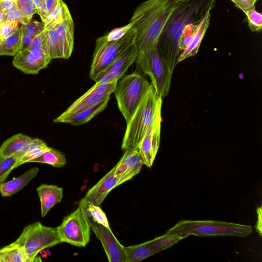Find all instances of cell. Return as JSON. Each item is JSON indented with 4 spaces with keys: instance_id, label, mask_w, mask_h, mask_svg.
<instances>
[{
    "instance_id": "603a6c76",
    "label": "cell",
    "mask_w": 262,
    "mask_h": 262,
    "mask_svg": "<svg viewBox=\"0 0 262 262\" xmlns=\"http://www.w3.org/2000/svg\"><path fill=\"white\" fill-rule=\"evenodd\" d=\"M210 17L211 15L210 12H209L200 22L198 30L191 42L179 55L177 60L178 63L186 58L194 56L197 54L202 39L209 26Z\"/></svg>"
},
{
    "instance_id": "3957f363",
    "label": "cell",
    "mask_w": 262,
    "mask_h": 262,
    "mask_svg": "<svg viewBox=\"0 0 262 262\" xmlns=\"http://www.w3.org/2000/svg\"><path fill=\"white\" fill-rule=\"evenodd\" d=\"M162 104V98L157 95L151 84L126 123L121 145L122 150L138 147L148 130L161 118Z\"/></svg>"
},
{
    "instance_id": "8d00e7d4",
    "label": "cell",
    "mask_w": 262,
    "mask_h": 262,
    "mask_svg": "<svg viewBox=\"0 0 262 262\" xmlns=\"http://www.w3.org/2000/svg\"><path fill=\"white\" fill-rule=\"evenodd\" d=\"M18 21H6L0 24V40H2L13 34L21 26Z\"/></svg>"
},
{
    "instance_id": "ffe728a7",
    "label": "cell",
    "mask_w": 262,
    "mask_h": 262,
    "mask_svg": "<svg viewBox=\"0 0 262 262\" xmlns=\"http://www.w3.org/2000/svg\"><path fill=\"white\" fill-rule=\"evenodd\" d=\"M125 262H138L160 251L154 239L137 245L123 246Z\"/></svg>"
},
{
    "instance_id": "7c38bea8",
    "label": "cell",
    "mask_w": 262,
    "mask_h": 262,
    "mask_svg": "<svg viewBox=\"0 0 262 262\" xmlns=\"http://www.w3.org/2000/svg\"><path fill=\"white\" fill-rule=\"evenodd\" d=\"M138 51L135 43L122 52L94 81L105 83L118 81L125 74L128 68L135 61Z\"/></svg>"
},
{
    "instance_id": "5bb4252c",
    "label": "cell",
    "mask_w": 262,
    "mask_h": 262,
    "mask_svg": "<svg viewBox=\"0 0 262 262\" xmlns=\"http://www.w3.org/2000/svg\"><path fill=\"white\" fill-rule=\"evenodd\" d=\"M161 123L160 118L148 130L138 146L144 165L149 168L152 166L159 147Z\"/></svg>"
},
{
    "instance_id": "2e32d148",
    "label": "cell",
    "mask_w": 262,
    "mask_h": 262,
    "mask_svg": "<svg viewBox=\"0 0 262 262\" xmlns=\"http://www.w3.org/2000/svg\"><path fill=\"white\" fill-rule=\"evenodd\" d=\"M110 97V95L100 93L92 86L55 119H59L74 115L85 108L90 107Z\"/></svg>"
},
{
    "instance_id": "f35d334b",
    "label": "cell",
    "mask_w": 262,
    "mask_h": 262,
    "mask_svg": "<svg viewBox=\"0 0 262 262\" xmlns=\"http://www.w3.org/2000/svg\"><path fill=\"white\" fill-rule=\"evenodd\" d=\"M235 7L245 13L248 11L255 9V4L258 0H231Z\"/></svg>"
},
{
    "instance_id": "ac0fdd59",
    "label": "cell",
    "mask_w": 262,
    "mask_h": 262,
    "mask_svg": "<svg viewBox=\"0 0 262 262\" xmlns=\"http://www.w3.org/2000/svg\"><path fill=\"white\" fill-rule=\"evenodd\" d=\"M55 28L62 58L67 59L71 56L74 48V24L72 16Z\"/></svg>"
},
{
    "instance_id": "6da1fadb",
    "label": "cell",
    "mask_w": 262,
    "mask_h": 262,
    "mask_svg": "<svg viewBox=\"0 0 262 262\" xmlns=\"http://www.w3.org/2000/svg\"><path fill=\"white\" fill-rule=\"evenodd\" d=\"M216 0H185L174 9L160 36L157 48L161 56L173 71L180 54L178 44L185 27L199 24L215 7Z\"/></svg>"
},
{
    "instance_id": "d590c367",
    "label": "cell",
    "mask_w": 262,
    "mask_h": 262,
    "mask_svg": "<svg viewBox=\"0 0 262 262\" xmlns=\"http://www.w3.org/2000/svg\"><path fill=\"white\" fill-rule=\"evenodd\" d=\"M14 5L27 17L32 19L34 14H38V10L32 0H15Z\"/></svg>"
},
{
    "instance_id": "d6a6232c",
    "label": "cell",
    "mask_w": 262,
    "mask_h": 262,
    "mask_svg": "<svg viewBox=\"0 0 262 262\" xmlns=\"http://www.w3.org/2000/svg\"><path fill=\"white\" fill-rule=\"evenodd\" d=\"M199 24H189L184 28L179 40L178 48L180 53L191 42L198 30Z\"/></svg>"
},
{
    "instance_id": "52a82bcc",
    "label": "cell",
    "mask_w": 262,
    "mask_h": 262,
    "mask_svg": "<svg viewBox=\"0 0 262 262\" xmlns=\"http://www.w3.org/2000/svg\"><path fill=\"white\" fill-rule=\"evenodd\" d=\"M136 36V30L132 27L118 39L108 41L104 35L98 38L90 68V78L95 81L122 52L135 43Z\"/></svg>"
},
{
    "instance_id": "e575fe53",
    "label": "cell",
    "mask_w": 262,
    "mask_h": 262,
    "mask_svg": "<svg viewBox=\"0 0 262 262\" xmlns=\"http://www.w3.org/2000/svg\"><path fill=\"white\" fill-rule=\"evenodd\" d=\"M248 23V27L252 32H259L262 29V14L255 10H251L245 13Z\"/></svg>"
},
{
    "instance_id": "484cf974",
    "label": "cell",
    "mask_w": 262,
    "mask_h": 262,
    "mask_svg": "<svg viewBox=\"0 0 262 262\" xmlns=\"http://www.w3.org/2000/svg\"><path fill=\"white\" fill-rule=\"evenodd\" d=\"M1 262H29L22 247L13 243L0 249Z\"/></svg>"
},
{
    "instance_id": "8fae6325",
    "label": "cell",
    "mask_w": 262,
    "mask_h": 262,
    "mask_svg": "<svg viewBox=\"0 0 262 262\" xmlns=\"http://www.w3.org/2000/svg\"><path fill=\"white\" fill-rule=\"evenodd\" d=\"M49 54L43 50L26 49L14 57L13 65L27 74H37L47 67L51 60Z\"/></svg>"
},
{
    "instance_id": "7dc6e473",
    "label": "cell",
    "mask_w": 262,
    "mask_h": 262,
    "mask_svg": "<svg viewBox=\"0 0 262 262\" xmlns=\"http://www.w3.org/2000/svg\"><path fill=\"white\" fill-rule=\"evenodd\" d=\"M13 1H15V0H13Z\"/></svg>"
},
{
    "instance_id": "44dd1931",
    "label": "cell",
    "mask_w": 262,
    "mask_h": 262,
    "mask_svg": "<svg viewBox=\"0 0 262 262\" xmlns=\"http://www.w3.org/2000/svg\"><path fill=\"white\" fill-rule=\"evenodd\" d=\"M31 138L22 134H18L3 142L0 147V157H6L15 154L24 155L28 150Z\"/></svg>"
},
{
    "instance_id": "83f0119b",
    "label": "cell",
    "mask_w": 262,
    "mask_h": 262,
    "mask_svg": "<svg viewBox=\"0 0 262 262\" xmlns=\"http://www.w3.org/2000/svg\"><path fill=\"white\" fill-rule=\"evenodd\" d=\"M50 148L46 143L38 138L32 139L28 151L21 157L15 168L25 163L29 162L40 156Z\"/></svg>"
},
{
    "instance_id": "4dcf8cb0",
    "label": "cell",
    "mask_w": 262,
    "mask_h": 262,
    "mask_svg": "<svg viewBox=\"0 0 262 262\" xmlns=\"http://www.w3.org/2000/svg\"><path fill=\"white\" fill-rule=\"evenodd\" d=\"M22 156L20 154H15L8 157H0V186L5 182L11 171L15 168Z\"/></svg>"
},
{
    "instance_id": "e0dca14e",
    "label": "cell",
    "mask_w": 262,
    "mask_h": 262,
    "mask_svg": "<svg viewBox=\"0 0 262 262\" xmlns=\"http://www.w3.org/2000/svg\"><path fill=\"white\" fill-rule=\"evenodd\" d=\"M36 191L40 199L41 214L45 217L56 204L61 202L63 198L62 188L56 185L41 184Z\"/></svg>"
},
{
    "instance_id": "ba28073f",
    "label": "cell",
    "mask_w": 262,
    "mask_h": 262,
    "mask_svg": "<svg viewBox=\"0 0 262 262\" xmlns=\"http://www.w3.org/2000/svg\"><path fill=\"white\" fill-rule=\"evenodd\" d=\"M61 243L57 227H46L36 222L26 226L13 243L22 247L29 262H33L39 261L36 256L41 250Z\"/></svg>"
},
{
    "instance_id": "ee69618b",
    "label": "cell",
    "mask_w": 262,
    "mask_h": 262,
    "mask_svg": "<svg viewBox=\"0 0 262 262\" xmlns=\"http://www.w3.org/2000/svg\"><path fill=\"white\" fill-rule=\"evenodd\" d=\"M4 19V11H0V24L3 23Z\"/></svg>"
},
{
    "instance_id": "bcb514c9",
    "label": "cell",
    "mask_w": 262,
    "mask_h": 262,
    "mask_svg": "<svg viewBox=\"0 0 262 262\" xmlns=\"http://www.w3.org/2000/svg\"><path fill=\"white\" fill-rule=\"evenodd\" d=\"M0 262H1V259H0Z\"/></svg>"
},
{
    "instance_id": "f6af8a7d",
    "label": "cell",
    "mask_w": 262,
    "mask_h": 262,
    "mask_svg": "<svg viewBox=\"0 0 262 262\" xmlns=\"http://www.w3.org/2000/svg\"><path fill=\"white\" fill-rule=\"evenodd\" d=\"M166 1H171V2H177V1H183L185 0H166Z\"/></svg>"
},
{
    "instance_id": "4fadbf2b",
    "label": "cell",
    "mask_w": 262,
    "mask_h": 262,
    "mask_svg": "<svg viewBox=\"0 0 262 262\" xmlns=\"http://www.w3.org/2000/svg\"><path fill=\"white\" fill-rule=\"evenodd\" d=\"M144 165L138 147L124 151L119 162L114 166L115 175L119 178L118 185L130 180L140 171Z\"/></svg>"
},
{
    "instance_id": "cb8c5ba5",
    "label": "cell",
    "mask_w": 262,
    "mask_h": 262,
    "mask_svg": "<svg viewBox=\"0 0 262 262\" xmlns=\"http://www.w3.org/2000/svg\"><path fill=\"white\" fill-rule=\"evenodd\" d=\"M23 41L22 26L9 36L0 40V55L14 56L19 52Z\"/></svg>"
},
{
    "instance_id": "9a60e30c",
    "label": "cell",
    "mask_w": 262,
    "mask_h": 262,
    "mask_svg": "<svg viewBox=\"0 0 262 262\" xmlns=\"http://www.w3.org/2000/svg\"><path fill=\"white\" fill-rule=\"evenodd\" d=\"M114 172V167L88 191L82 199L100 206L110 192L119 185V178L115 175Z\"/></svg>"
},
{
    "instance_id": "5b68a950",
    "label": "cell",
    "mask_w": 262,
    "mask_h": 262,
    "mask_svg": "<svg viewBox=\"0 0 262 262\" xmlns=\"http://www.w3.org/2000/svg\"><path fill=\"white\" fill-rule=\"evenodd\" d=\"M135 61L138 70L149 77L157 95L166 97L170 90L173 70L161 56L157 47L138 52Z\"/></svg>"
},
{
    "instance_id": "4316f807",
    "label": "cell",
    "mask_w": 262,
    "mask_h": 262,
    "mask_svg": "<svg viewBox=\"0 0 262 262\" xmlns=\"http://www.w3.org/2000/svg\"><path fill=\"white\" fill-rule=\"evenodd\" d=\"M21 26L23 28V41L19 51L28 48L34 38L45 29L44 25L42 23L32 19L29 23L23 24Z\"/></svg>"
},
{
    "instance_id": "30bf717a",
    "label": "cell",
    "mask_w": 262,
    "mask_h": 262,
    "mask_svg": "<svg viewBox=\"0 0 262 262\" xmlns=\"http://www.w3.org/2000/svg\"><path fill=\"white\" fill-rule=\"evenodd\" d=\"M84 216L91 228L101 242L108 260L110 262H125L123 246L116 238L110 227H106Z\"/></svg>"
},
{
    "instance_id": "277c9868",
    "label": "cell",
    "mask_w": 262,
    "mask_h": 262,
    "mask_svg": "<svg viewBox=\"0 0 262 262\" xmlns=\"http://www.w3.org/2000/svg\"><path fill=\"white\" fill-rule=\"evenodd\" d=\"M252 231L249 225L211 220H182L166 233L175 234L182 239L189 235L208 236L229 235L245 237Z\"/></svg>"
},
{
    "instance_id": "9c48e42d",
    "label": "cell",
    "mask_w": 262,
    "mask_h": 262,
    "mask_svg": "<svg viewBox=\"0 0 262 262\" xmlns=\"http://www.w3.org/2000/svg\"><path fill=\"white\" fill-rule=\"evenodd\" d=\"M57 228L62 243L81 247H85L90 242L91 227L79 206L65 216Z\"/></svg>"
},
{
    "instance_id": "7402d4cb",
    "label": "cell",
    "mask_w": 262,
    "mask_h": 262,
    "mask_svg": "<svg viewBox=\"0 0 262 262\" xmlns=\"http://www.w3.org/2000/svg\"><path fill=\"white\" fill-rule=\"evenodd\" d=\"M39 169L33 167L20 176L3 183L0 186V193L4 197L10 196L22 189L37 175Z\"/></svg>"
},
{
    "instance_id": "f1b7e54d",
    "label": "cell",
    "mask_w": 262,
    "mask_h": 262,
    "mask_svg": "<svg viewBox=\"0 0 262 262\" xmlns=\"http://www.w3.org/2000/svg\"><path fill=\"white\" fill-rule=\"evenodd\" d=\"M29 162H37L48 164L55 167H63L67 163L64 155L61 151L50 148L39 157L31 160Z\"/></svg>"
},
{
    "instance_id": "60d3db41",
    "label": "cell",
    "mask_w": 262,
    "mask_h": 262,
    "mask_svg": "<svg viewBox=\"0 0 262 262\" xmlns=\"http://www.w3.org/2000/svg\"><path fill=\"white\" fill-rule=\"evenodd\" d=\"M14 6L13 0H3L0 2V10L4 11Z\"/></svg>"
},
{
    "instance_id": "d6986e66",
    "label": "cell",
    "mask_w": 262,
    "mask_h": 262,
    "mask_svg": "<svg viewBox=\"0 0 262 262\" xmlns=\"http://www.w3.org/2000/svg\"><path fill=\"white\" fill-rule=\"evenodd\" d=\"M110 97H107L95 105L71 116L59 119H55L54 122L55 123H69L75 126L85 124L105 110L107 106Z\"/></svg>"
},
{
    "instance_id": "8992f818",
    "label": "cell",
    "mask_w": 262,
    "mask_h": 262,
    "mask_svg": "<svg viewBox=\"0 0 262 262\" xmlns=\"http://www.w3.org/2000/svg\"><path fill=\"white\" fill-rule=\"evenodd\" d=\"M150 84L137 72L124 75L118 81L114 93L119 110L126 123L132 118Z\"/></svg>"
},
{
    "instance_id": "d4e9b609",
    "label": "cell",
    "mask_w": 262,
    "mask_h": 262,
    "mask_svg": "<svg viewBox=\"0 0 262 262\" xmlns=\"http://www.w3.org/2000/svg\"><path fill=\"white\" fill-rule=\"evenodd\" d=\"M71 16L67 5L59 0L55 8L48 14L42 23L45 30L54 29L57 26Z\"/></svg>"
},
{
    "instance_id": "7a4b0ae2",
    "label": "cell",
    "mask_w": 262,
    "mask_h": 262,
    "mask_svg": "<svg viewBox=\"0 0 262 262\" xmlns=\"http://www.w3.org/2000/svg\"><path fill=\"white\" fill-rule=\"evenodd\" d=\"M182 1L147 0L135 10L130 19L136 32L135 44L138 52L157 47L160 36L170 15Z\"/></svg>"
},
{
    "instance_id": "74e56055",
    "label": "cell",
    "mask_w": 262,
    "mask_h": 262,
    "mask_svg": "<svg viewBox=\"0 0 262 262\" xmlns=\"http://www.w3.org/2000/svg\"><path fill=\"white\" fill-rule=\"evenodd\" d=\"M133 25V23L130 21L128 24L121 27L115 28L104 36L108 41L118 39L123 36L132 28Z\"/></svg>"
},
{
    "instance_id": "b9f144b4",
    "label": "cell",
    "mask_w": 262,
    "mask_h": 262,
    "mask_svg": "<svg viewBox=\"0 0 262 262\" xmlns=\"http://www.w3.org/2000/svg\"><path fill=\"white\" fill-rule=\"evenodd\" d=\"M257 222L256 226V230L259 235L261 236V207L260 206L257 209Z\"/></svg>"
},
{
    "instance_id": "ab89813d",
    "label": "cell",
    "mask_w": 262,
    "mask_h": 262,
    "mask_svg": "<svg viewBox=\"0 0 262 262\" xmlns=\"http://www.w3.org/2000/svg\"><path fill=\"white\" fill-rule=\"evenodd\" d=\"M59 0H44L42 11L40 14L43 23L48 14L55 8Z\"/></svg>"
},
{
    "instance_id": "1f68e13d",
    "label": "cell",
    "mask_w": 262,
    "mask_h": 262,
    "mask_svg": "<svg viewBox=\"0 0 262 262\" xmlns=\"http://www.w3.org/2000/svg\"><path fill=\"white\" fill-rule=\"evenodd\" d=\"M47 45L51 59L62 58L56 28L45 30Z\"/></svg>"
},
{
    "instance_id": "7bdbcfd3",
    "label": "cell",
    "mask_w": 262,
    "mask_h": 262,
    "mask_svg": "<svg viewBox=\"0 0 262 262\" xmlns=\"http://www.w3.org/2000/svg\"><path fill=\"white\" fill-rule=\"evenodd\" d=\"M32 1L38 10V15H40L42 9L44 0H32Z\"/></svg>"
},
{
    "instance_id": "f546056e",
    "label": "cell",
    "mask_w": 262,
    "mask_h": 262,
    "mask_svg": "<svg viewBox=\"0 0 262 262\" xmlns=\"http://www.w3.org/2000/svg\"><path fill=\"white\" fill-rule=\"evenodd\" d=\"M79 206L85 216L106 227H110L106 214L99 206L87 202L82 199L79 201Z\"/></svg>"
},
{
    "instance_id": "836d02e7",
    "label": "cell",
    "mask_w": 262,
    "mask_h": 262,
    "mask_svg": "<svg viewBox=\"0 0 262 262\" xmlns=\"http://www.w3.org/2000/svg\"><path fill=\"white\" fill-rule=\"evenodd\" d=\"M32 19L27 17L15 5L11 8L4 11L3 21H15L21 24H26Z\"/></svg>"
}]
</instances>
